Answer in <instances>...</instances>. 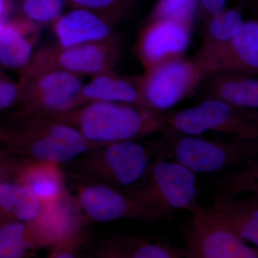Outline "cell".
<instances>
[{"mask_svg":"<svg viewBox=\"0 0 258 258\" xmlns=\"http://www.w3.org/2000/svg\"><path fill=\"white\" fill-rule=\"evenodd\" d=\"M18 176V181L29 188L44 205H53L63 200V179L58 164L25 163Z\"/></svg>","mask_w":258,"mask_h":258,"instance_id":"20","label":"cell"},{"mask_svg":"<svg viewBox=\"0 0 258 258\" xmlns=\"http://www.w3.org/2000/svg\"><path fill=\"white\" fill-rule=\"evenodd\" d=\"M13 146L25 163L67 164L93 149L79 131L48 116L22 115Z\"/></svg>","mask_w":258,"mask_h":258,"instance_id":"3","label":"cell"},{"mask_svg":"<svg viewBox=\"0 0 258 258\" xmlns=\"http://www.w3.org/2000/svg\"><path fill=\"white\" fill-rule=\"evenodd\" d=\"M198 0H157L148 16L147 23L161 19H175L193 24Z\"/></svg>","mask_w":258,"mask_h":258,"instance_id":"25","label":"cell"},{"mask_svg":"<svg viewBox=\"0 0 258 258\" xmlns=\"http://www.w3.org/2000/svg\"><path fill=\"white\" fill-rule=\"evenodd\" d=\"M243 169L227 174L214 185V197L232 200L244 192L258 195V161L252 159Z\"/></svg>","mask_w":258,"mask_h":258,"instance_id":"24","label":"cell"},{"mask_svg":"<svg viewBox=\"0 0 258 258\" xmlns=\"http://www.w3.org/2000/svg\"><path fill=\"white\" fill-rule=\"evenodd\" d=\"M158 147H144L135 141L113 142L60 166L81 179L126 191L143 179Z\"/></svg>","mask_w":258,"mask_h":258,"instance_id":"2","label":"cell"},{"mask_svg":"<svg viewBox=\"0 0 258 258\" xmlns=\"http://www.w3.org/2000/svg\"><path fill=\"white\" fill-rule=\"evenodd\" d=\"M201 101L218 100L241 108H257L258 81L248 75L217 72L207 75Z\"/></svg>","mask_w":258,"mask_h":258,"instance_id":"15","label":"cell"},{"mask_svg":"<svg viewBox=\"0 0 258 258\" xmlns=\"http://www.w3.org/2000/svg\"><path fill=\"white\" fill-rule=\"evenodd\" d=\"M182 230L186 258H257V247L247 245L211 207L196 205Z\"/></svg>","mask_w":258,"mask_h":258,"instance_id":"9","label":"cell"},{"mask_svg":"<svg viewBox=\"0 0 258 258\" xmlns=\"http://www.w3.org/2000/svg\"><path fill=\"white\" fill-rule=\"evenodd\" d=\"M169 152L176 161L195 173H210L257 159V140L226 142L208 140L178 132L165 125L161 130Z\"/></svg>","mask_w":258,"mask_h":258,"instance_id":"6","label":"cell"},{"mask_svg":"<svg viewBox=\"0 0 258 258\" xmlns=\"http://www.w3.org/2000/svg\"><path fill=\"white\" fill-rule=\"evenodd\" d=\"M113 25L95 13L74 9L62 15L53 23L60 46L100 41L114 37Z\"/></svg>","mask_w":258,"mask_h":258,"instance_id":"16","label":"cell"},{"mask_svg":"<svg viewBox=\"0 0 258 258\" xmlns=\"http://www.w3.org/2000/svg\"><path fill=\"white\" fill-rule=\"evenodd\" d=\"M20 86L0 81V108H8L19 100Z\"/></svg>","mask_w":258,"mask_h":258,"instance_id":"30","label":"cell"},{"mask_svg":"<svg viewBox=\"0 0 258 258\" xmlns=\"http://www.w3.org/2000/svg\"><path fill=\"white\" fill-rule=\"evenodd\" d=\"M237 1L240 5L247 4L249 5V6H254L257 0H237Z\"/></svg>","mask_w":258,"mask_h":258,"instance_id":"31","label":"cell"},{"mask_svg":"<svg viewBox=\"0 0 258 258\" xmlns=\"http://www.w3.org/2000/svg\"><path fill=\"white\" fill-rule=\"evenodd\" d=\"M37 37V25L24 18L20 23L5 26L0 33V62L9 69H25L31 60Z\"/></svg>","mask_w":258,"mask_h":258,"instance_id":"19","label":"cell"},{"mask_svg":"<svg viewBox=\"0 0 258 258\" xmlns=\"http://www.w3.org/2000/svg\"><path fill=\"white\" fill-rule=\"evenodd\" d=\"M193 24L166 18L146 23L136 45L144 69L184 57L191 41Z\"/></svg>","mask_w":258,"mask_h":258,"instance_id":"12","label":"cell"},{"mask_svg":"<svg viewBox=\"0 0 258 258\" xmlns=\"http://www.w3.org/2000/svg\"><path fill=\"white\" fill-rule=\"evenodd\" d=\"M227 0H198L195 20L204 23L227 9Z\"/></svg>","mask_w":258,"mask_h":258,"instance_id":"29","label":"cell"},{"mask_svg":"<svg viewBox=\"0 0 258 258\" xmlns=\"http://www.w3.org/2000/svg\"><path fill=\"white\" fill-rule=\"evenodd\" d=\"M119 56L115 37L70 47L44 49L29 64L67 71L79 76L111 72Z\"/></svg>","mask_w":258,"mask_h":258,"instance_id":"10","label":"cell"},{"mask_svg":"<svg viewBox=\"0 0 258 258\" xmlns=\"http://www.w3.org/2000/svg\"><path fill=\"white\" fill-rule=\"evenodd\" d=\"M45 205L20 181L0 183V210L13 222H32L41 215Z\"/></svg>","mask_w":258,"mask_h":258,"instance_id":"21","label":"cell"},{"mask_svg":"<svg viewBox=\"0 0 258 258\" xmlns=\"http://www.w3.org/2000/svg\"><path fill=\"white\" fill-rule=\"evenodd\" d=\"M93 254L101 258H183L184 247L152 235H111L103 239Z\"/></svg>","mask_w":258,"mask_h":258,"instance_id":"14","label":"cell"},{"mask_svg":"<svg viewBox=\"0 0 258 258\" xmlns=\"http://www.w3.org/2000/svg\"><path fill=\"white\" fill-rule=\"evenodd\" d=\"M195 59L206 72L255 76L258 73V22H244L238 34L211 55Z\"/></svg>","mask_w":258,"mask_h":258,"instance_id":"13","label":"cell"},{"mask_svg":"<svg viewBox=\"0 0 258 258\" xmlns=\"http://www.w3.org/2000/svg\"><path fill=\"white\" fill-rule=\"evenodd\" d=\"M75 9L88 10L114 25L123 18L134 0H67Z\"/></svg>","mask_w":258,"mask_h":258,"instance_id":"26","label":"cell"},{"mask_svg":"<svg viewBox=\"0 0 258 258\" xmlns=\"http://www.w3.org/2000/svg\"><path fill=\"white\" fill-rule=\"evenodd\" d=\"M151 113L166 125L187 135L201 137L212 131L230 134L236 140L258 139L257 112L218 100H203L198 106L179 111Z\"/></svg>","mask_w":258,"mask_h":258,"instance_id":"4","label":"cell"},{"mask_svg":"<svg viewBox=\"0 0 258 258\" xmlns=\"http://www.w3.org/2000/svg\"><path fill=\"white\" fill-rule=\"evenodd\" d=\"M3 179H4V174H3V169L0 167V183L3 182Z\"/></svg>","mask_w":258,"mask_h":258,"instance_id":"33","label":"cell"},{"mask_svg":"<svg viewBox=\"0 0 258 258\" xmlns=\"http://www.w3.org/2000/svg\"><path fill=\"white\" fill-rule=\"evenodd\" d=\"M87 232H77L53 244L49 257L73 258L77 257L81 243L86 240Z\"/></svg>","mask_w":258,"mask_h":258,"instance_id":"28","label":"cell"},{"mask_svg":"<svg viewBox=\"0 0 258 258\" xmlns=\"http://www.w3.org/2000/svg\"><path fill=\"white\" fill-rule=\"evenodd\" d=\"M205 24L201 47L194 58L201 59L211 55L239 33L243 26L240 8L226 9L221 14Z\"/></svg>","mask_w":258,"mask_h":258,"instance_id":"22","label":"cell"},{"mask_svg":"<svg viewBox=\"0 0 258 258\" xmlns=\"http://www.w3.org/2000/svg\"><path fill=\"white\" fill-rule=\"evenodd\" d=\"M43 247L32 222H9L0 227V258H21Z\"/></svg>","mask_w":258,"mask_h":258,"instance_id":"23","label":"cell"},{"mask_svg":"<svg viewBox=\"0 0 258 258\" xmlns=\"http://www.w3.org/2000/svg\"><path fill=\"white\" fill-rule=\"evenodd\" d=\"M66 0H23V18L42 25L52 23L62 15Z\"/></svg>","mask_w":258,"mask_h":258,"instance_id":"27","label":"cell"},{"mask_svg":"<svg viewBox=\"0 0 258 258\" xmlns=\"http://www.w3.org/2000/svg\"><path fill=\"white\" fill-rule=\"evenodd\" d=\"M79 131L93 149L113 142L137 141L161 132L166 123L132 104L94 101L48 116Z\"/></svg>","mask_w":258,"mask_h":258,"instance_id":"1","label":"cell"},{"mask_svg":"<svg viewBox=\"0 0 258 258\" xmlns=\"http://www.w3.org/2000/svg\"><path fill=\"white\" fill-rule=\"evenodd\" d=\"M81 77L62 70L28 64L19 84L23 114L53 116L76 108L84 85Z\"/></svg>","mask_w":258,"mask_h":258,"instance_id":"7","label":"cell"},{"mask_svg":"<svg viewBox=\"0 0 258 258\" xmlns=\"http://www.w3.org/2000/svg\"><path fill=\"white\" fill-rule=\"evenodd\" d=\"M169 154L168 147L159 153L143 179L130 189L146 202L159 218L174 210L191 212L198 205L195 173L177 161L164 160Z\"/></svg>","mask_w":258,"mask_h":258,"instance_id":"5","label":"cell"},{"mask_svg":"<svg viewBox=\"0 0 258 258\" xmlns=\"http://www.w3.org/2000/svg\"><path fill=\"white\" fill-rule=\"evenodd\" d=\"M206 76L195 59L181 57L134 78L148 111L164 112L195 94Z\"/></svg>","mask_w":258,"mask_h":258,"instance_id":"8","label":"cell"},{"mask_svg":"<svg viewBox=\"0 0 258 258\" xmlns=\"http://www.w3.org/2000/svg\"><path fill=\"white\" fill-rule=\"evenodd\" d=\"M5 28V25H4V23H3V22L0 21V33L3 32V30H4Z\"/></svg>","mask_w":258,"mask_h":258,"instance_id":"34","label":"cell"},{"mask_svg":"<svg viewBox=\"0 0 258 258\" xmlns=\"http://www.w3.org/2000/svg\"><path fill=\"white\" fill-rule=\"evenodd\" d=\"M94 101L128 103L139 109L149 111L134 78L122 77L113 71L96 75L89 83L83 85L78 107Z\"/></svg>","mask_w":258,"mask_h":258,"instance_id":"17","label":"cell"},{"mask_svg":"<svg viewBox=\"0 0 258 258\" xmlns=\"http://www.w3.org/2000/svg\"><path fill=\"white\" fill-rule=\"evenodd\" d=\"M211 208L246 243L258 246V195L242 200L214 197Z\"/></svg>","mask_w":258,"mask_h":258,"instance_id":"18","label":"cell"},{"mask_svg":"<svg viewBox=\"0 0 258 258\" xmlns=\"http://www.w3.org/2000/svg\"><path fill=\"white\" fill-rule=\"evenodd\" d=\"M83 181L78 190V203L89 220L108 222L122 218L146 221L159 219L152 208L132 191Z\"/></svg>","mask_w":258,"mask_h":258,"instance_id":"11","label":"cell"},{"mask_svg":"<svg viewBox=\"0 0 258 258\" xmlns=\"http://www.w3.org/2000/svg\"><path fill=\"white\" fill-rule=\"evenodd\" d=\"M5 9H6V3L5 0H0V19L4 14Z\"/></svg>","mask_w":258,"mask_h":258,"instance_id":"32","label":"cell"}]
</instances>
